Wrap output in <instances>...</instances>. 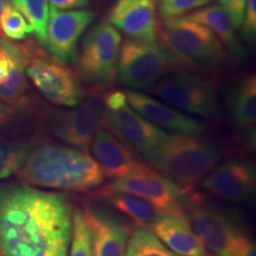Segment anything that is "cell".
Wrapping results in <instances>:
<instances>
[{
    "label": "cell",
    "mask_w": 256,
    "mask_h": 256,
    "mask_svg": "<svg viewBox=\"0 0 256 256\" xmlns=\"http://www.w3.org/2000/svg\"><path fill=\"white\" fill-rule=\"evenodd\" d=\"M72 232V210L64 194L0 186V256H66Z\"/></svg>",
    "instance_id": "obj_1"
},
{
    "label": "cell",
    "mask_w": 256,
    "mask_h": 256,
    "mask_svg": "<svg viewBox=\"0 0 256 256\" xmlns=\"http://www.w3.org/2000/svg\"><path fill=\"white\" fill-rule=\"evenodd\" d=\"M17 176L30 186L76 192L98 188L106 179L88 151L46 139L31 144Z\"/></svg>",
    "instance_id": "obj_2"
},
{
    "label": "cell",
    "mask_w": 256,
    "mask_h": 256,
    "mask_svg": "<svg viewBox=\"0 0 256 256\" xmlns=\"http://www.w3.org/2000/svg\"><path fill=\"white\" fill-rule=\"evenodd\" d=\"M222 152L200 136L166 133L147 156L152 168L190 191L218 164Z\"/></svg>",
    "instance_id": "obj_3"
},
{
    "label": "cell",
    "mask_w": 256,
    "mask_h": 256,
    "mask_svg": "<svg viewBox=\"0 0 256 256\" xmlns=\"http://www.w3.org/2000/svg\"><path fill=\"white\" fill-rule=\"evenodd\" d=\"M191 69L162 40H127L120 48L118 81L127 88L146 89L164 76Z\"/></svg>",
    "instance_id": "obj_4"
},
{
    "label": "cell",
    "mask_w": 256,
    "mask_h": 256,
    "mask_svg": "<svg viewBox=\"0 0 256 256\" xmlns=\"http://www.w3.org/2000/svg\"><path fill=\"white\" fill-rule=\"evenodd\" d=\"M112 192H126L151 202L166 214L184 215L188 203V191L154 168L140 162L130 174L114 179L96 188L92 196L98 198Z\"/></svg>",
    "instance_id": "obj_5"
},
{
    "label": "cell",
    "mask_w": 256,
    "mask_h": 256,
    "mask_svg": "<svg viewBox=\"0 0 256 256\" xmlns=\"http://www.w3.org/2000/svg\"><path fill=\"white\" fill-rule=\"evenodd\" d=\"M162 42L191 68L214 69L226 58L224 49L210 28L184 17L166 19L159 30Z\"/></svg>",
    "instance_id": "obj_6"
},
{
    "label": "cell",
    "mask_w": 256,
    "mask_h": 256,
    "mask_svg": "<svg viewBox=\"0 0 256 256\" xmlns=\"http://www.w3.org/2000/svg\"><path fill=\"white\" fill-rule=\"evenodd\" d=\"M106 116V92L101 86H95L86 92L81 104L72 110L52 112L49 116V127L60 142L88 151L95 133L104 127Z\"/></svg>",
    "instance_id": "obj_7"
},
{
    "label": "cell",
    "mask_w": 256,
    "mask_h": 256,
    "mask_svg": "<svg viewBox=\"0 0 256 256\" xmlns=\"http://www.w3.org/2000/svg\"><path fill=\"white\" fill-rule=\"evenodd\" d=\"M145 90L183 113L208 118L217 113L215 83L186 70L168 74Z\"/></svg>",
    "instance_id": "obj_8"
},
{
    "label": "cell",
    "mask_w": 256,
    "mask_h": 256,
    "mask_svg": "<svg viewBox=\"0 0 256 256\" xmlns=\"http://www.w3.org/2000/svg\"><path fill=\"white\" fill-rule=\"evenodd\" d=\"M25 72L48 101L64 107H76L86 95L78 75L64 63L49 57L31 44Z\"/></svg>",
    "instance_id": "obj_9"
},
{
    "label": "cell",
    "mask_w": 256,
    "mask_h": 256,
    "mask_svg": "<svg viewBox=\"0 0 256 256\" xmlns=\"http://www.w3.org/2000/svg\"><path fill=\"white\" fill-rule=\"evenodd\" d=\"M120 32L110 23L102 22L88 31L78 55V72L86 81L107 87L116 78L121 48Z\"/></svg>",
    "instance_id": "obj_10"
},
{
    "label": "cell",
    "mask_w": 256,
    "mask_h": 256,
    "mask_svg": "<svg viewBox=\"0 0 256 256\" xmlns=\"http://www.w3.org/2000/svg\"><path fill=\"white\" fill-rule=\"evenodd\" d=\"M106 130L115 134L134 151L148 156L162 142L166 133L146 120L128 104L126 94L121 90L106 92Z\"/></svg>",
    "instance_id": "obj_11"
},
{
    "label": "cell",
    "mask_w": 256,
    "mask_h": 256,
    "mask_svg": "<svg viewBox=\"0 0 256 256\" xmlns=\"http://www.w3.org/2000/svg\"><path fill=\"white\" fill-rule=\"evenodd\" d=\"M188 220L206 249L216 256H232L242 230L232 218L215 208L188 200Z\"/></svg>",
    "instance_id": "obj_12"
},
{
    "label": "cell",
    "mask_w": 256,
    "mask_h": 256,
    "mask_svg": "<svg viewBox=\"0 0 256 256\" xmlns=\"http://www.w3.org/2000/svg\"><path fill=\"white\" fill-rule=\"evenodd\" d=\"M95 19L90 10H57L50 6L46 49L60 63H75L80 38Z\"/></svg>",
    "instance_id": "obj_13"
},
{
    "label": "cell",
    "mask_w": 256,
    "mask_h": 256,
    "mask_svg": "<svg viewBox=\"0 0 256 256\" xmlns=\"http://www.w3.org/2000/svg\"><path fill=\"white\" fill-rule=\"evenodd\" d=\"M202 186L220 200L230 203H244L255 192V168L244 160H229L211 170L202 179Z\"/></svg>",
    "instance_id": "obj_14"
},
{
    "label": "cell",
    "mask_w": 256,
    "mask_h": 256,
    "mask_svg": "<svg viewBox=\"0 0 256 256\" xmlns=\"http://www.w3.org/2000/svg\"><path fill=\"white\" fill-rule=\"evenodd\" d=\"M110 23L130 40H158L159 22L156 4L151 0H116L108 14Z\"/></svg>",
    "instance_id": "obj_15"
},
{
    "label": "cell",
    "mask_w": 256,
    "mask_h": 256,
    "mask_svg": "<svg viewBox=\"0 0 256 256\" xmlns=\"http://www.w3.org/2000/svg\"><path fill=\"white\" fill-rule=\"evenodd\" d=\"M82 211L92 234V256H126L130 224L90 206Z\"/></svg>",
    "instance_id": "obj_16"
},
{
    "label": "cell",
    "mask_w": 256,
    "mask_h": 256,
    "mask_svg": "<svg viewBox=\"0 0 256 256\" xmlns=\"http://www.w3.org/2000/svg\"><path fill=\"white\" fill-rule=\"evenodd\" d=\"M124 94L130 108L156 126L166 128L174 133L192 136H200L206 130V124L200 120L194 119L183 112L162 104L150 95L134 90H127Z\"/></svg>",
    "instance_id": "obj_17"
},
{
    "label": "cell",
    "mask_w": 256,
    "mask_h": 256,
    "mask_svg": "<svg viewBox=\"0 0 256 256\" xmlns=\"http://www.w3.org/2000/svg\"><path fill=\"white\" fill-rule=\"evenodd\" d=\"M92 156L104 178L116 179L133 171L140 164L136 152L108 130H98L90 142Z\"/></svg>",
    "instance_id": "obj_18"
},
{
    "label": "cell",
    "mask_w": 256,
    "mask_h": 256,
    "mask_svg": "<svg viewBox=\"0 0 256 256\" xmlns=\"http://www.w3.org/2000/svg\"><path fill=\"white\" fill-rule=\"evenodd\" d=\"M150 229L168 249L182 256H214L206 250L184 215L164 214Z\"/></svg>",
    "instance_id": "obj_19"
},
{
    "label": "cell",
    "mask_w": 256,
    "mask_h": 256,
    "mask_svg": "<svg viewBox=\"0 0 256 256\" xmlns=\"http://www.w3.org/2000/svg\"><path fill=\"white\" fill-rule=\"evenodd\" d=\"M184 18L188 19V20L196 22V23L210 28L216 34V37L218 38L222 46H226V50L232 56L242 58L246 55L241 42L236 36L235 28H234L228 14L224 11L222 6H209V8L192 12V14L185 16Z\"/></svg>",
    "instance_id": "obj_20"
},
{
    "label": "cell",
    "mask_w": 256,
    "mask_h": 256,
    "mask_svg": "<svg viewBox=\"0 0 256 256\" xmlns=\"http://www.w3.org/2000/svg\"><path fill=\"white\" fill-rule=\"evenodd\" d=\"M96 200H101L104 203L119 211L132 220L136 226L150 228L158 217L166 214L151 202L126 192H112L98 197Z\"/></svg>",
    "instance_id": "obj_21"
},
{
    "label": "cell",
    "mask_w": 256,
    "mask_h": 256,
    "mask_svg": "<svg viewBox=\"0 0 256 256\" xmlns=\"http://www.w3.org/2000/svg\"><path fill=\"white\" fill-rule=\"evenodd\" d=\"M232 118L242 130H254L256 122V78L249 75L232 94Z\"/></svg>",
    "instance_id": "obj_22"
},
{
    "label": "cell",
    "mask_w": 256,
    "mask_h": 256,
    "mask_svg": "<svg viewBox=\"0 0 256 256\" xmlns=\"http://www.w3.org/2000/svg\"><path fill=\"white\" fill-rule=\"evenodd\" d=\"M12 5L23 14L30 25L31 32L36 37L40 48H46V28L50 8L48 0H10Z\"/></svg>",
    "instance_id": "obj_23"
},
{
    "label": "cell",
    "mask_w": 256,
    "mask_h": 256,
    "mask_svg": "<svg viewBox=\"0 0 256 256\" xmlns=\"http://www.w3.org/2000/svg\"><path fill=\"white\" fill-rule=\"evenodd\" d=\"M130 235L126 256H182L166 247L146 226H134Z\"/></svg>",
    "instance_id": "obj_24"
},
{
    "label": "cell",
    "mask_w": 256,
    "mask_h": 256,
    "mask_svg": "<svg viewBox=\"0 0 256 256\" xmlns=\"http://www.w3.org/2000/svg\"><path fill=\"white\" fill-rule=\"evenodd\" d=\"M32 142L0 136V182L17 174Z\"/></svg>",
    "instance_id": "obj_25"
},
{
    "label": "cell",
    "mask_w": 256,
    "mask_h": 256,
    "mask_svg": "<svg viewBox=\"0 0 256 256\" xmlns=\"http://www.w3.org/2000/svg\"><path fill=\"white\" fill-rule=\"evenodd\" d=\"M69 249V255L66 256H92L90 230L83 211L78 208L72 211V232Z\"/></svg>",
    "instance_id": "obj_26"
},
{
    "label": "cell",
    "mask_w": 256,
    "mask_h": 256,
    "mask_svg": "<svg viewBox=\"0 0 256 256\" xmlns=\"http://www.w3.org/2000/svg\"><path fill=\"white\" fill-rule=\"evenodd\" d=\"M0 34L8 40H23L32 32L23 14L14 6L8 4L0 16Z\"/></svg>",
    "instance_id": "obj_27"
},
{
    "label": "cell",
    "mask_w": 256,
    "mask_h": 256,
    "mask_svg": "<svg viewBox=\"0 0 256 256\" xmlns=\"http://www.w3.org/2000/svg\"><path fill=\"white\" fill-rule=\"evenodd\" d=\"M210 2L211 0H160L159 14L164 20L178 18L192 10L203 8Z\"/></svg>",
    "instance_id": "obj_28"
},
{
    "label": "cell",
    "mask_w": 256,
    "mask_h": 256,
    "mask_svg": "<svg viewBox=\"0 0 256 256\" xmlns=\"http://www.w3.org/2000/svg\"><path fill=\"white\" fill-rule=\"evenodd\" d=\"M241 34L248 43H254L256 36V0H246L241 23Z\"/></svg>",
    "instance_id": "obj_29"
},
{
    "label": "cell",
    "mask_w": 256,
    "mask_h": 256,
    "mask_svg": "<svg viewBox=\"0 0 256 256\" xmlns=\"http://www.w3.org/2000/svg\"><path fill=\"white\" fill-rule=\"evenodd\" d=\"M218 2L220 6H222L224 11L228 14L234 28L241 26L246 0H218Z\"/></svg>",
    "instance_id": "obj_30"
},
{
    "label": "cell",
    "mask_w": 256,
    "mask_h": 256,
    "mask_svg": "<svg viewBox=\"0 0 256 256\" xmlns=\"http://www.w3.org/2000/svg\"><path fill=\"white\" fill-rule=\"evenodd\" d=\"M232 256H256L254 242L246 232H242L240 235L235 249H234Z\"/></svg>",
    "instance_id": "obj_31"
},
{
    "label": "cell",
    "mask_w": 256,
    "mask_h": 256,
    "mask_svg": "<svg viewBox=\"0 0 256 256\" xmlns=\"http://www.w3.org/2000/svg\"><path fill=\"white\" fill-rule=\"evenodd\" d=\"M20 107L22 106L14 107V106L6 104L2 101H0V132H2L12 122V120L14 119V116L20 110Z\"/></svg>",
    "instance_id": "obj_32"
},
{
    "label": "cell",
    "mask_w": 256,
    "mask_h": 256,
    "mask_svg": "<svg viewBox=\"0 0 256 256\" xmlns=\"http://www.w3.org/2000/svg\"><path fill=\"white\" fill-rule=\"evenodd\" d=\"M51 8L57 10H72L84 8L89 4V0H48Z\"/></svg>",
    "instance_id": "obj_33"
},
{
    "label": "cell",
    "mask_w": 256,
    "mask_h": 256,
    "mask_svg": "<svg viewBox=\"0 0 256 256\" xmlns=\"http://www.w3.org/2000/svg\"><path fill=\"white\" fill-rule=\"evenodd\" d=\"M8 0H0V16H2V12L4 11L5 6L8 5Z\"/></svg>",
    "instance_id": "obj_34"
},
{
    "label": "cell",
    "mask_w": 256,
    "mask_h": 256,
    "mask_svg": "<svg viewBox=\"0 0 256 256\" xmlns=\"http://www.w3.org/2000/svg\"><path fill=\"white\" fill-rule=\"evenodd\" d=\"M151 2H154V4H156V2H159L160 0H151Z\"/></svg>",
    "instance_id": "obj_35"
},
{
    "label": "cell",
    "mask_w": 256,
    "mask_h": 256,
    "mask_svg": "<svg viewBox=\"0 0 256 256\" xmlns=\"http://www.w3.org/2000/svg\"><path fill=\"white\" fill-rule=\"evenodd\" d=\"M2 34H0V40H2Z\"/></svg>",
    "instance_id": "obj_36"
}]
</instances>
